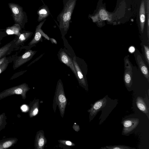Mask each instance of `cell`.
<instances>
[{
    "label": "cell",
    "mask_w": 149,
    "mask_h": 149,
    "mask_svg": "<svg viewBox=\"0 0 149 149\" xmlns=\"http://www.w3.org/2000/svg\"><path fill=\"white\" fill-rule=\"evenodd\" d=\"M39 109V100H33L30 102L29 107V115L31 118L36 115Z\"/></svg>",
    "instance_id": "ac0fdd59"
},
{
    "label": "cell",
    "mask_w": 149,
    "mask_h": 149,
    "mask_svg": "<svg viewBox=\"0 0 149 149\" xmlns=\"http://www.w3.org/2000/svg\"><path fill=\"white\" fill-rule=\"evenodd\" d=\"M107 100L105 97L96 102L93 104L91 105V108L88 111L90 113V121L92 118H93L100 110L105 105Z\"/></svg>",
    "instance_id": "52a82bcc"
},
{
    "label": "cell",
    "mask_w": 149,
    "mask_h": 149,
    "mask_svg": "<svg viewBox=\"0 0 149 149\" xmlns=\"http://www.w3.org/2000/svg\"><path fill=\"white\" fill-rule=\"evenodd\" d=\"M26 70L23 71L18 72L17 73H15L14 75L10 78V80L13 79L18 76L26 72Z\"/></svg>",
    "instance_id": "83f0119b"
},
{
    "label": "cell",
    "mask_w": 149,
    "mask_h": 149,
    "mask_svg": "<svg viewBox=\"0 0 149 149\" xmlns=\"http://www.w3.org/2000/svg\"><path fill=\"white\" fill-rule=\"evenodd\" d=\"M67 104V100L65 96L62 82L59 79L57 82L52 107L55 112L58 106L61 117L63 118Z\"/></svg>",
    "instance_id": "7a4b0ae2"
},
{
    "label": "cell",
    "mask_w": 149,
    "mask_h": 149,
    "mask_svg": "<svg viewBox=\"0 0 149 149\" xmlns=\"http://www.w3.org/2000/svg\"><path fill=\"white\" fill-rule=\"evenodd\" d=\"M47 142L44 131L40 130L38 131L36 134L34 146L36 149H43Z\"/></svg>",
    "instance_id": "7c38bea8"
},
{
    "label": "cell",
    "mask_w": 149,
    "mask_h": 149,
    "mask_svg": "<svg viewBox=\"0 0 149 149\" xmlns=\"http://www.w3.org/2000/svg\"><path fill=\"white\" fill-rule=\"evenodd\" d=\"M58 141L60 144H63L65 146H75V144L74 143L70 141L59 140Z\"/></svg>",
    "instance_id": "d4e9b609"
},
{
    "label": "cell",
    "mask_w": 149,
    "mask_h": 149,
    "mask_svg": "<svg viewBox=\"0 0 149 149\" xmlns=\"http://www.w3.org/2000/svg\"><path fill=\"white\" fill-rule=\"evenodd\" d=\"M21 29L19 24L15 23L11 26L6 28L5 32L8 35H15L18 37L21 33Z\"/></svg>",
    "instance_id": "44dd1931"
},
{
    "label": "cell",
    "mask_w": 149,
    "mask_h": 149,
    "mask_svg": "<svg viewBox=\"0 0 149 149\" xmlns=\"http://www.w3.org/2000/svg\"><path fill=\"white\" fill-rule=\"evenodd\" d=\"M147 6L146 7V10H147V12L146 13H147V35L148 38H149V0H147Z\"/></svg>",
    "instance_id": "484cf974"
},
{
    "label": "cell",
    "mask_w": 149,
    "mask_h": 149,
    "mask_svg": "<svg viewBox=\"0 0 149 149\" xmlns=\"http://www.w3.org/2000/svg\"><path fill=\"white\" fill-rule=\"evenodd\" d=\"M46 19L43 20L36 27L34 36L31 41L26 46H22L20 47L19 49H26V50L29 49V48L35 45L40 41H42L43 36L48 40L49 38L45 34L41 29L42 27L46 20Z\"/></svg>",
    "instance_id": "5b68a950"
},
{
    "label": "cell",
    "mask_w": 149,
    "mask_h": 149,
    "mask_svg": "<svg viewBox=\"0 0 149 149\" xmlns=\"http://www.w3.org/2000/svg\"><path fill=\"white\" fill-rule=\"evenodd\" d=\"M77 1V0H63V9L56 19L62 33H66L69 29L72 15Z\"/></svg>",
    "instance_id": "6da1fadb"
},
{
    "label": "cell",
    "mask_w": 149,
    "mask_h": 149,
    "mask_svg": "<svg viewBox=\"0 0 149 149\" xmlns=\"http://www.w3.org/2000/svg\"><path fill=\"white\" fill-rule=\"evenodd\" d=\"M105 147L107 149H132L135 148H132L129 146L123 145L106 146Z\"/></svg>",
    "instance_id": "cb8c5ba5"
},
{
    "label": "cell",
    "mask_w": 149,
    "mask_h": 149,
    "mask_svg": "<svg viewBox=\"0 0 149 149\" xmlns=\"http://www.w3.org/2000/svg\"><path fill=\"white\" fill-rule=\"evenodd\" d=\"M138 61L140 69L145 77L149 81V74L148 68L141 57H138Z\"/></svg>",
    "instance_id": "7402d4cb"
},
{
    "label": "cell",
    "mask_w": 149,
    "mask_h": 149,
    "mask_svg": "<svg viewBox=\"0 0 149 149\" xmlns=\"http://www.w3.org/2000/svg\"><path fill=\"white\" fill-rule=\"evenodd\" d=\"M139 120L136 118H130L124 120L123 122V133L127 134L135 129L138 125Z\"/></svg>",
    "instance_id": "ba28073f"
},
{
    "label": "cell",
    "mask_w": 149,
    "mask_h": 149,
    "mask_svg": "<svg viewBox=\"0 0 149 149\" xmlns=\"http://www.w3.org/2000/svg\"><path fill=\"white\" fill-rule=\"evenodd\" d=\"M135 48L133 46H131L130 47L129 49V51L131 53H133L135 51Z\"/></svg>",
    "instance_id": "1f68e13d"
},
{
    "label": "cell",
    "mask_w": 149,
    "mask_h": 149,
    "mask_svg": "<svg viewBox=\"0 0 149 149\" xmlns=\"http://www.w3.org/2000/svg\"><path fill=\"white\" fill-rule=\"evenodd\" d=\"M21 109L23 112H26L29 110V107L26 105H22L21 107Z\"/></svg>",
    "instance_id": "f546056e"
},
{
    "label": "cell",
    "mask_w": 149,
    "mask_h": 149,
    "mask_svg": "<svg viewBox=\"0 0 149 149\" xmlns=\"http://www.w3.org/2000/svg\"><path fill=\"white\" fill-rule=\"evenodd\" d=\"M145 5L144 0L141 2L139 10V17L140 29L142 32L143 31L146 20Z\"/></svg>",
    "instance_id": "2e32d148"
},
{
    "label": "cell",
    "mask_w": 149,
    "mask_h": 149,
    "mask_svg": "<svg viewBox=\"0 0 149 149\" xmlns=\"http://www.w3.org/2000/svg\"><path fill=\"white\" fill-rule=\"evenodd\" d=\"M59 59L61 62L65 64L71 69L77 78V73L71 58L63 51H61L59 53Z\"/></svg>",
    "instance_id": "8fae6325"
},
{
    "label": "cell",
    "mask_w": 149,
    "mask_h": 149,
    "mask_svg": "<svg viewBox=\"0 0 149 149\" xmlns=\"http://www.w3.org/2000/svg\"><path fill=\"white\" fill-rule=\"evenodd\" d=\"M33 33L32 32L30 31H21V33L18 37L16 36L17 38L14 45V50L19 49L20 46H22L31 37Z\"/></svg>",
    "instance_id": "9c48e42d"
},
{
    "label": "cell",
    "mask_w": 149,
    "mask_h": 149,
    "mask_svg": "<svg viewBox=\"0 0 149 149\" xmlns=\"http://www.w3.org/2000/svg\"><path fill=\"white\" fill-rule=\"evenodd\" d=\"M8 5L15 23L19 24L21 28H23L27 21L26 14L23 11L22 8L13 3H9Z\"/></svg>",
    "instance_id": "277c9868"
},
{
    "label": "cell",
    "mask_w": 149,
    "mask_h": 149,
    "mask_svg": "<svg viewBox=\"0 0 149 149\" xmlns=\"http://www.w3.org/2000/svg\"><path fill=\"white\" fill-rule=\"evenodd\" d=\"M136 105L138 109L146 114L149 118V110L143 99L140 97H138L136 100Z\"/></svg>",
    "instance_id": "ffe728a7"
},
{
    "label": "cell",
    "mask_w": 149,
    "mask_h": 149,
    "mask_svg": "<svg viewBox=\"0 0 149 149\" xmlns=\"http://www.w3.org/2000/svg\"><path fill=\"white\" fill-rule=\"evenodd\" d=\"M72 61L74 67L76 71L77 75V80L79 85L86 90H88V86H87L85 79L82 74L81 69L78 64L74 56Z\"/></svg>",
    "instance_id": "30bf717a"
},
{
    "label": "cell",
    "mask_w": 149,
    "mask_h": 149,
    "mask_svg": "<svg viewBox=\"0 0 149 149\" xmlns=\"http://www.w3.org/2000/svg\"><path fill=\"white\" fill-rule=\"evenodd\" d=\"M37 13L38 15V21L40 22L46 19L50 14V12L48 6L44 4L38 9Z\"/></svg>",
    "instance_id": "e0dca14e"
},
{
    "label": "cell",
    "mask_w": 149,
    "mask_h": 149,
    "mask_svg": "<svg viewBox=\"0 0 149 149\" xmlns=\"http://www.w3.org/2000/svg\"><path fill=\"white\" fill-rule=\"evenodd\" d=\"M8 35L7 34L5 31H0V45H1V41L3 38L7 36Z\"/></svg>",
    "instance_id": "f1b7e54d"
},
{
    "label": "cell",
    "mask_w": 149,
    "mask_h": 149,
    "mask_svg": "<svg viewBox=\"0 0 149 149\" xmlns=\"http://www.w3.org/2000/svg\"><path fill=\"white\" fill-rule=\"evenodd\" d=\"M7 117L5 113L0 115V131L4 129L7 124L6 120Z\"/></svg>",
    "instance_id": "603a6c76"
},
{
    "label": "cell",
    "mask_w": 149,
    "mask_h": 149,
    "mask_svg": "<svg viewBox=\"0 0 149 149\" xmlns=\"http://www.w3.org/2000/svg\"><path fill=\"white\" fill-rule=\"evenodd\" d=\"M17 37L13 40L0 48V59L10 55L14 51V45Z\"/></svg>",
    "instance_id": "4fadbf2b"
},
{
    "label": "cell",
    "mask_w": 149,
    "mask_h": 149,
    "mask_svg": "<svg viewBox=\"0 0 149 149\" xmlns=\"http://www.w3.org/2000/svg\"><path fill=\"white\" fill-rule=\"evenodd\" d=\"M30 88L27 84L23 83L7 89L0 93V100L14 95H20L22 99L25 100L26 93Z\"/></svg>",
    "instance_id": "3957f363"
},
{
    "label": "cell",
    "mask_w": 149,
    "mask_h": 149,
    "mask_svg": "<svg viewBox=\"0 0 149 149\" xmlns=\"http://www.w3.org/2000/svg\"><path fill=\"white\" fill-rule=\"evenodd\" d=\"M18 53L17 52L11 56H6L0 59V74L6 69L8 64L13 62L17 56Z\"/></svg>",
    "instance_id": "5bb4252c"
},
{
    "label": "cell",
    "mask_w": 149,
    "mask_h": 149,
    "mask_svg": "<svg viewBox=\"0 0 149 149\" xmlns=\"http://www.w3.org/2000/svg\"><path fill=\"white\" fill-rule=\"evenodd\" d=\"M49 40H50L51 42L52 43L55 44H57V42L56 40L54 38H49Z\"/></svg>",
    "instance_id": "4dcf8cb0"
},
{
    "label": "cell",
    "mask_w": 149,
    "mask_h": 149,
    "mask_svg": "<svg viewBox=\"0 0 149 149\" xmlns=\"http://www.w3.org/2000/svg\"><path fill=\"white\" fill-rule=\"evenodd\" d=\"M18 139L15 137H10L0 140V149H6L13 146Z\"/></svg>",
    "instance_id": "d6986e66"
},
{
    "label": "cell",
    "mask_w": 149,
    "mask_h": 149,
    "mask_svg": "<svg viewBox=\"0 0 149 149\" xmlns=\"http://www.w3.org/2000/svg\"><path fill=\"white\" fill-rule=\"evenodd\" d=\"M37 51L31 49L26 50L22 55L17 56L13 61V68L15 70L30 61Z\"/></svg>",
    "instance_id": "8992f818"
},
{
    "label": "cell",
    "mask_w": 149,
    "mask_h": 149,
    "mask_svg": "<svg viewBox=\"0 0 149 149\" xmlns=\"http://www.w3.org/2000/svg\"><path fill=\"white\" fill-rule=\"evenodd\" d=\"M145 56L148 64H149V49L148 47L145 45H144Z\"/></svg>",
    "instance_id": "4316f807"
},
{
    "label": "cell",
    "mask_w": 149,
    "mask_h": 149,
    "mask_svg": "<svg viewBox=\"0 0 149 149\" xmlns=\"http://www.w3.org/2000/svg\"><path fill=\"white\" fill-rule=\"evenodd\" d=\"M101 149H107V148H106V147H103H103H102V148H101Z\"/></svg>",
    "instance_id": "d6a6232c"
},
{
    "label": "cell",
    "mask_w": 149,
    "mask_h": 149,
    "mask_svg": "<svg viewBox=\"0 0 149 149\" xmlns=\"http://www.w3.org/2000/svg\"><path fill=\"white\" fill-rule=\"evenodd\" d=\"M125 62L127 65L125 63L126 69L125 71L124 79L127 86L129 87H131L132 84V68L128 60L126 59Z\"/></svg>",
    "instance_id": "9a60e30c"
}]
</instances>
